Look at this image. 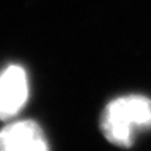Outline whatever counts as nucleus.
<instances>
[{
    "mask_svg": "<svg viewBox=\"0 0 151 151\" xmlns=\"http://www.w3.org/2000/svg\"><path fill=\"white\" fill-rule=\"evenodd\" d=\"M0 151H49V146L39 124L20 120L0 130Z\"/></svg>",
    "mask_w": 151,
    "mask_h": 151,
    "instance_id": "3",
    "label": "nucleus"
},
{
    "mask_svg": "<svg viewBox=\"0 0 151 151\" xmlns=\"http://www.w3.org/2000/svg\"><path fill=\"white\" fill-rule=\"evenodd\" d=\"M29 87L24 67L10 65L0 71V120L14 118L28 101Z\"/></svg>",
    "mask_w": 151,
    "mask_h": 151,
    "instance_id": "2",
    "label": "nucleus"
},
{
    "mask_svg": "<svg viewBox=\"0 0 151 151\" xmlns=\"http://www.w3.org/2000/svg\"><path fill=\"white\" fill-rule=\"evenodd\" d=\"M151 129V99L132 94L116 98L105 106L101 130L105 139L118 147L133 146L136 136Z\"/></svg>",
    "mask_w": 151,
    "mask_h": 151,
    "instance_id": "1",
    "label": "nucleus"
}]
</instances>
